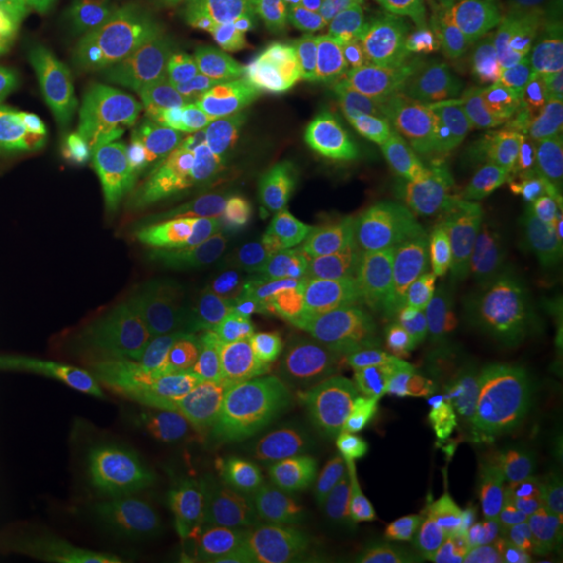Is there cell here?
<instances>
[{"mask_svg": "<svg viewBox=\"0 0 563 563\" xmlns=\"http://www.w3.org/2000/svg\"><path fill=\"white\" fill-rule=\"evenodd\" d=\"M523 257L529 263V269L563 301V242L554 244V247H542V251L523 254Z\"/></svg>", "mask_w": 563, "mask_h": 563, "instance_id": "obj_21", "label": "cell"}, {"mask_svg": "<svg viewBox=\"0 0 563 563\" xmlns=\"http://www.w3.org/2000/svg\"><path fill=\"white\" fill-rule=\"evenodd\" d=\"M417 563H563V451L536 442L457 507Z\"/></svg>", "mask_w": 563, "mask_h": 563, "instance_id": "obj_8", "label": "cell"}, {"mask_svg": "<svg viewBox=\"0 0 563 563\" xmlns=\"http://www.w3.org/2000/svg\"><path fill=\"white\" fill-rule=\"evenodd\" d=\"M279 498L307 563H401L413 526L404 520L366 426L303 435L276 457Z\"/></svg>", "mask_w": 563, "mask_h": 563, "instance_id": "obj_5", "label": "cell"}, {"mask_svg": "<svg viewBox=\"0 0 563 563\" xmlns=\"http://www.w3.org/2000/svg\"><path fill=\"white\" fill-rule=\"evenodd\" d=\"M85 179L110 225L141 313L176 373L198 383L217 361L235 310L210 210L132 139L95 144Z\"/></svg>", "mask_w": 563, "mask_h": 563, "instance_id": "obj_3", "label": "cell"}, {"mask_svg": "<svg viewBox=\"0 0 563 563\" xmlns=\"http://www.w3.org/2000/svg\"><path fill=\"white\" fill-rule=\"evenodd\" d=\"M379 463L388 495L413 529L448 504L442 454L420 422L401 410H395L388 435L379 439Z\"/></svg>", "mask_w": 563, "mask_h": 563, "instance_id": "obj_12", "label": "cell"}, {"mask_svg": "<svg viewBox=\"0 0 563 563\" xmlns=\"http://www.w3.org/2000/svg\"><path fill=\"white\" fill-rule=\"evenodd\" d=\"M54 254L47 220L22 207L0 201V303L10 301Z\"/></svg>", "mask_w": 563, "mask_h": 563, "instance_id": "obj_16", "label": "cell"}, {"mask_svg": "<svg viewBox=\"0 0 563 563\" xmlns=\"http://www.w3.org/2000/svg\"><path fill=\"white\" fill-rule=\"evenodd\" d=\"M548 335V398L563 401V310L544 322Z\"/></svg>", "mask_w": 563, "mask_h": 563, "instance_id": "obj_20", "label": "cell"}, {"mask_svg": "<svg viewBox=\"0 0 563 563\" xmlns=\"http://www.w3.org/2000/svg\"><path fill=\"white\" fill-rule=\"evenodd\" d=\"M54 344L60 351L66 369L79 385V391L91 401L103 404H141V385L117 347H110L101 339L85 335H60L54 332Z\"/></svg>", "mask_w": 563, "mask_h": 563, "instance_id": "obj_14", "label": "cell"}, {"mask_svg": "<svg viewBox=\"0 0 563 563\" xmlns=\"http://www.w3.org/2000/svg\"><path fill=\"white\" fill-rule=\"evenodd\" d=\"M517 161L514 122L483 98L373 179L313 207V232L322 244L417 279L435 257L498 222L504 179Z\"/></svg>", "mask_w": 563, "mask_h": 563, "instance_id": "obj_4", "label": "cell"}, {"mask_svg": "<svg viewBox=\"0 0 563 563\" xmlns=\"http://www.w3.org/2000/svg\"><path fill=\"white\" fill-rule=\"evenodd\" d=\"M420 422L442 454L448 501L461 507L523 448L554 413L544 395L495 383L439 354L395 404Z\"/></svg>", "mask_w": 563, "mask_h": 563, "instance_id": "obj_6", "label": "cell"}, {"mask_svg": "<svg viewBox=\"0 0 563 563\" xmlns=\"http://www.w3.org/2000/svg\"><path fill=\"white\" fill-rule=\"evenodd\" d=\"M498 222L520 254L563 242V163L551 157L517 161L507 173Z\"/></svg>", "mask_w": 563, "mask_h": 563, "instance_id": "obj_13", "label": "cell"}, {"mask_svg": "<svg viewBox=\"0 0 563 563\" xmlns=\"http://www.w3.org/2000/svg\"><path fill=\"white\" fill-rule=\"evenodd\" d=\"M426 325V310L401 288L285 251L247 291L232 398L279 457L303 435L357 417L379 385L401 379Z\"/></svg>", "mask_w": 563, "mask_h": 563, "instance_id": "obj_2", "label": "cell"}, {"mask_svg": "<svg viewBox=\"0 0 563 563\" xmlns=\"http://www.w3.org/2000/svg\"><path fill=\"white\" fill-rule=\"evenodd\" d=\"M483 98L473 69L422 22H357L303 76L251 101L225 141L222 185L254 213L313 210Z\"/></svg>", "mask_w": 563, "mask_h": 563, "instance_id": "obj_1", "label": "cell"}, {"mask_svg": "<svg viewBox=\"0 0 563 563\" xmlns=\"http://www.w3.org/2000/svg\"><path fill=\"white\" fill-rule=\"evenodd\" d=\"M417 282L429 310L426 317H432L435 325L551 320L563 310L561 298L504 239L501 222L435 257Z\"/></svg>", "mask_w": 563, "mask_h": 563, "instance_id": "obj_10", "label": "cell"}, {"mask_svg": "<svg viewBox=\"0 0 563 563\" xmlns=\"http://www.w3.org/2000/svg\"><path fill=\"white\" fill-rule=\"evenodd\" d=\"M81 20L95 22L117 38H139L157 20L163 0H76Z\"/></svg>", "mask_w": 563, "mask_h": 563, "instance_id": "obj_18", "label": "cell"}, {"mask_svg": "<svg viewBox=\"0 0 563 563\" xmlns=\"http://www.w3.org/2000/svg\"><path fill=\"white\" fill-rule=\"evenodd\" d=\"M0 22L32 47L51 73L73 54L88 25L73 7L57 0H0Z\"/></svg>", "mask_w": 563, "mask_h": 563, "instance_id": "obj_15", "label": "cell"}, {"mask_svg": "<svg viewBox=\"0 0 563 563\" xmlns=\"http://www.w3.org/2000/svg\"><path fill=\"white\" fill-rule=\"evenodd\" d=\"M539 442L551 444V448H561L563 451V410H554L548 422L542 426V432H539Z\"/></svg>", "mask_w": 563, "mask_h": 563, "instance_id": "obj_23", "label": "cell"}, {"mask_svg": "<svg viewBox=\"0 0 563 563\" xmlns=\"http://www.w3.org/2000/svg\"><path fill=\"white\" fill-rule=\"evenodd\" d=\"M470 3L485 10V13H492V16H526V13L539 10L551 0H470Z\"/></svg>", "mask_w": 563, "mask_h": 563, "instance_id": "obj_22", "label": "cell"}, {"mask_svg": "<svg viewBox=\"0 0 563 563\" xmlns=\"http://www.w3.org/2000/svg\"><path fill=\"white\" fill-rule=\"evenodd\" d=\"M551 47H554V60L563 57V3L561 13H558V22H554V32H551Z\"/></svg>", "mask_w": 563, "mask_h": 563, "instance_id": "obj_24", "label": "cell"}, {"mask_svg": "<svg viewBox=\"0 0 563 563\" xmlns=\"http://www.w3.org/2000/svg\"><path fill=\"white\" fill-rule=\"evenodd\" d=\"M41 120L38 107H25L0 95V163L16 161L35 135Z\"/></svg>", "mask_w": 563, "mask_h": 563, "instance_id": "obj_19", "label": "cell"}, {"mask_svg": "<svg viewBox=\"0 0 563 563\" xmlns=\"http://www.w3.org/2000/svg\"><path fill=\"white\" fill-rule=\"evenodd\" d=\"M51 81L54 73L35 57V51L0 22V95L44 110Z\"/></svg>", "mask_w": 563, "mask_h": 563, "instance_id": "obj_17", "label": "cell"}, {"mask_svg": "<svg viewBox=\"0 0 563 563\" xmlns=\"http://www.w3.org/2000/svg\"><path fill=\"white\" fill-rule=\"evenodd\" d=\"M185 457L198 483L235 498L254 495L276 470L263 426L235 398H217L195 417Z\"/></svg>", "mask_w": 563, "mask_h": 563, "instance_id": "obj_11", "label": "cell"}, {"mask_svg": "<svg viewBox=\"0 0 563 563\" xmlns=\"http://www.w3.org/2000/svg\"><path fill=\"white\" fill-rule=\"evenodd\" d=\"M344 29L335 0H222L210 47L225 91L257 101L303 76Z\"/></svg>", "mask_w": 563, "mask_h": 563, "instance_id": "obj_9", "label": "cell"}, {"mask_svg": "<svg viewBox=\"0 0 563 563\" xmlns=\"http://www.w3.org/2000/svg\"><path fill=\"white\" fill-rule=\"evenodd\" d=\"M139 432V407L91 401L54 332L0 313V448L13 454H101Z\"/></svg>", "mask_w": 563, "mask_h": 563, "instance_id": "obj_7", "label": "cell"}]
</instances>
